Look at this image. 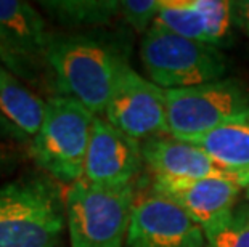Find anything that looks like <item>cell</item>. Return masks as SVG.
I'll return each instance as SVG.
<instances>
[{
	"mask_svg": "<svg viewBox=\"0 0 249 247\" xmlns=\"http://www.w3.org/2000/svg\"><path fill=\"white\" fill-rule=\"evenodd\" d=\"M135 199V183H72L65 201L71 247H124Z\"/></svg>",
	"mask_w": 249,
	"mask_h": 247,
	"instance_id": "3957f363",
	"label": "cell"
},
{
	"mask_svg": "<svg viewBox=\"0 0 249 247\" xmlns=\"http://www.w3.org/2000/svg\"><path fill=\"white\" fill-rule=\"evenodd\" d=\"M0 66L5 67V69H8L17 77L26 79V81H33L34 79V72H36L34 66L23 61L21 58L15 55L13 51L5 45L2 37H0Z\"/></svg>",
	"mask_w": 249,
	"mask_h": 247,
	"instance_id": "d6986e66",
	"label": "cell"
},
{
	"mask_svg": "<svg viewBox=\"0 0 249 247\" xmlns=\"http://www.w3.org/2000/svg\"><path fill=\"white\" fill-rule=\"evenodd\" d=\"M206 247H249V209L241 207L214 233L206 236Z\"/></svg>",
	"mask_w": 249,
	"mask_h": 247,
	"instance_id": "e0dca14e",
	"label": "cell"
},
{
	"mask_svg": "<svg viewBox=\"0 0 249 247\" xmlns=\"http://www.w3.org/2000/svg\"><path fill=\"white\" fill-rule=\"evenodd\" d=\"M143 167L142 143L107 119L95 117L84 165V180L102 186L134 183Z\"/></svg>",
	"mask_w": 249,
	"mask_h": 247,
	"instance_id": "30bf717a",
	"label": "cell"
},
{
	"mask_svg": "<svg viewBox=\"0 0 249 247\" xmlns=\"http://www.w3.org/2000/svg\"><path fill=\"white\" fill-rule=\"evenodd\" d=\"M130 49V40L121 34L53 35L45 61L63 95L102 117L116 81L129 67Z\"/></svg>",
	"mask_w": 249,
	"mask_h": 247,
	"instance_id": "6da1fadb",
	"label": "cell"
},
{
	"mask_svg": "<svg viewBox=\"0 0 249 247\" xmlns=\"http://www.w3.org/2000/svg\"><path fill=\"white\" fill-rule=\"evenodd\" d=\"M40 7L68 28H97L118 16L121 0H44Z\"/></svg>",
	"mask_w": 249,
	"mask_h": 247,
	"instance_id": "2e32d148",
	"label": "cell"
},
{
	"mask_svg": "<svg viewBox=\"0 0 249 247\" xmlns=\"http://www.w3.org/2000/svg\"><path fill=\"white\" fill-rule=\"evenodd\" d=\"M246 198L249 199V185H248V188H246Z\"/></svg>",
	"mask_w": 249,
	"mask_h": 247,
	"instance_id": "44dd1931",
	"label": "cell"
},
{
	"mask_svg": "<svg viewBox=\"0 0 249 247\" xmlns=\"http://www.w3.org/2000/svg\"><path fill=\"white\" fill-rule=\"evenodd\" d=\"M204 230L158 193L135 199L125 247H206Z\"/></svg>",
	"mask_w": 249,
	"mask_h": 247,
	"instance_id": "ba28073f",
	"label": "cell"
},
{
	"mask_svg": "<svg viewBox=\"0 0 249 247\" xmlns=\"http://www.w3.org/2000/svg\"><path fill=\"white\" fill-rule=\"evenodd\" d=\"M95 117L74 98H50L44 122L31 143L37 165L63 183L81 180Z\"/></svg>",
	"mask_w": 249,
	"mask_h": 247,
	"instance_id": "5b68a950",
	"label": "cell"
},
{
	"mask_svg": "<svg viewBox=\"0 0 249 247\" xmlns=\"http://www.w3.org/2000/svg\"><path fill=\"white\" fill-rule=\"evenodd\" d=\"M153 24L219 49L231 35L235 10L233 2L227 0H161V10Z\"/></svg>",
	"mask_w": 249,
	"mask_h": 247,
	"instance_id": "8fae6325",
	"label": "cell"
},
{
	"mask_svg": "<svg viewBox=\"0 0 249 247\" xmlns=\"http://www.w3.org/2000/svg\"><path fill=\"white\" fill-rule=\"evenodd\" d=\"M105 117L134 140L169 135L166 90L125 67L116 81Z\"/></svg>",
	"mask_w": 249,
	"mask_h": 247,
	"instance_id": "52a82bcc",
	"label": "cell"
},
{
	"mask_svg": "<svg viewBox=\"0 0 249 247\" xmlns=\"http://www.w3.org/2000/svg\"><path fill=\"white\" fill-rule=\"evenodd\" d=\"M169 135L180 141L199 138L249 115V87L236 79L166 90Z\"/></svg>",
	"mask_w": 249,
	"mask_h": 247,
	"instance_id": "8992f818",
	"label": "cell"
},
{
	"mask_svg": "<svg viewBox=\"0 0 249 247\" xmlns=\"http://www.w3.org/2000/svg\"><path fill=\"white\" fill-rule=\"evenodd\" d=\"M233 10H235V24L249 37V0L233 2Z\"/></svg>",
	"mask_w": 249,
	"mask_h": 247,
	"instance_id": "ffe728a7",
	"label": "cell"
},
{
	"mask_svg": "<svg viewBox=\"0 0 249 247\" xmlns=\"http://www.w3.org/2000/svg\"><path fill=\"white\" fill-rule=\"evenodd\" d=\"M143 164L156 178H229L243 188L249 185V170H233L220 165L204 149L176 138L146 140L142 145Z\"/></svg>",
	"mask_w": 249,
	"mask_h": 247,
	"instance_id": "7c38bea8",
	"label": "cell"
},
{
	"mask_svg": "<svg viewBox=\"0 0 249 247\" xmlns=\"http://www.w3.org/2000/svg\"><path fill=\"white\" fill-rule=\"evenodd\" d=\"M45 109L47 101L0 66V115L15 132L34 138L44 122Z\"/></svg>",
	"mask_w": 249,
	"mask_h": 247,
	"instance_id": "5bb4252c",
	"label": "cell"
},
{
	"mask_svg": "<svg viewBox=\"0 0 249 247\" xmlns=\"http://www.w3.org/2000/svg\"><path fill=\"white\" fill-rule=\"evenodd\" d=\"M188 143L199 146L220 165L233 170H249V115Z\"/></svg>",
	"mask_w": 249,
	"mask_h": 247,
	"instance_id": "9a60e30c",
	"label": "cell"
},
{
	"mask_svg": "<svg viewBox=\"0 0 249 247\" xmlns=\"http://www.w3.org/2000/svg\"><path fill=\"white\" fill-rule=\"evenodd\" d=\"M66 225V202L45 177H23L0 186V247H56Z\"/></svg>",
	"mask_w": 249,
	"mask_h": 247,
	"instance_id": "7a4b0ae2",
	"label": "cell"
},
{
	"mask_svg": "<svg viewBox=\"0 0 249 247\" xmlns=\"http://www.w3.org/2000/svg\"><path fill=\"white\" fill-rule=\"evenodd\" d=\"M140 58L151 82L164 90L222 81L229 60L214 45L195 42L153 24L142 39Z\"/></svg>",
	"mask_w": 249,
	"mask_h": 247,
	"instance_id": "277c9868",
	"label": "cell"
},
{
	"mask_svg": "<svg viewBox=\"0 0 249 247\" xmlns=\"http://www.w3.org/2000/svg\"><path fill=\"white\" fill-rule=\"evenodd\" d=\"M161 10V0H121L119 15L137 33L145 34Z\"/></svg>",
	"mask_w": 249,
	"mask_h": 247,
	"instance_id": "ac0fdd59",
	"label": "cell"
},
{
	"mask_svg": "<svg viewBox=\"0 0 249 247\" xmlns=\"http://www.w3.org/2000/svg\"><path fill=\"white\" fill-rule=\"evenodd\" d=\"M241 185L229 178H156L151 191L182 207L208 236L231 218Z\"/></svg>",
	"mask_w": 249,
	"mask_h": 247,
	"instance_id": "9c48e42d",
	"label": "cell"
},
{
	"mask_svg": "<svg viewBox=\"0 0 249 247\" xmlns=\"http://www.w3.org/2000/svg\"><path fill=\"white\" fill-rule=\"evenodd\" d=\"M0 37L18 58L34 66L36 60H45L53 35L33 5L0 0Z\"/></svg>",
	"mask_w": 249,
	"mask_h": 247,
	"instance_id": "4fadbf2b",
	"label": "cell"
}]
</instances>
